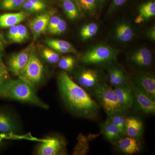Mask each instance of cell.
<instances>
[{
	"instance_id": "ab89813d",
	"label": "cell",
	"mask_w": 155,
	"mask_h": 155,
	"mask_svg": "<svg viewBox=\"0 0 155 155\" xmlns=\"http://www.w3.org/2000/svg\"><path fill=\"white\" fill-rule=\"evenodd\" d=\"M3 49H4V43L2 39L0 36V57H1V55L3 52Z\"/></svg>"
},
{
	"instance_id": "ffe728a7",
	"label": "cell",
	"mask_w": 155,
	"mask_h": 155,
	"mask_svg": "<svg viewBox=\"0 0 155 155\" xmlns=\"http://www.w3.org/2000/svg\"><path fill=\"white\" fill-rule=\"evenodd\" d=\"M45 43L51 48L61 53H75L76 51L69 42L58 39H47Z\"/></svg>"
},
{
	"instance_id": "4fadbf2b",
	"label": "cell",
	"mask_w": 155,
	"mask_h": 155,
	"mask_svg": "<svg viewBox=\"0 0 155 155\" xmlns=\"http://www.w3.org/2000/svg\"><path fill=\"white\" fill-rule=\"evenodd\" d=\"M138 139L127 137L121 138L117 142L118 149L121 152L132 155L140 151V144Z\"/></svg>"
},
{
	"instance_id": "7402d4cb",
	"label": "cell",
	"mask_w": 155,
	"mask_h": 155,
	"mask_svg": "<svg viewBox=\"0 0 155 155\" xmlns=\"http://www.w3.org/2000/svg\"><path fill=\"white\" fill-rule=\"evenodd\" d=\"M109 81L111 85L115 87L127 84L128 79L126 74L122 69L113 68L109 72Z\"/></svg>"
},
{
	"instance_id": "cb8c5ba5",
	"label": "cell",
	"mask_w": 155,
	"mask_h": 155,
	"mask_svg": "<svg viewBox=\"0 0 155 155\" xmlns=\"http://www.w3.org/2000/svg\"><path fill=\"white\" fill-rule=\"evenodd\" d=\"M63 8L69 19H77L80 16V10L76 3L72 0H67L63 2Z\"/></svg>"
},
{
	"instance_id": "44dd1931",
	"label": "cell",
	"mask_w": 155,
	"mask_h": 155,
	"mask_svg": "<svg viewBox=\"0 0 155 155\" xmlns=\"http://www.w3.org/2000/svg\"><path fill=\"white\" fill-rule=\"evenodd\" d=\"M115 35L116 38L119 41L126 42L132 39L134 34L132 27L129 24L122 22L116 27Z\"/></svg>"
},
{
	"instance_id": "f1b7e54d",
	"label": "cell",
	"mask_w": 155,
	"mask_h": 155,
	"mask_svg": "<svg viewBox=\"0 0 155 155\" xmlns=\"http://www.w3.org/2000/svg\"><path fill=\"white\" fill-rule=\"evenodd\" d=\"M41 55L45 61L50 64H57L60 59V55L58 53L48 48L43 49Z\"/></svg>"
},
{
	"instance_id": "30bf717a",
	"label": "cell",
	"mask_w": 155,
	"mask_h": 155,
	"mask_svg": "<svg viewBox=\"0 0 155 155\" xmlns=\"http://www.w3.org/2000/svg\"><path fill=\"white\" fill-rule=\"evenodd\" d=\"M134 84L155 101L154 75L147 72L139 73L134 78Z\"/></svg>"
},
{
	"instance_id": "60d3db41",
	"label": "cell",
	"mask_w": 155,
	"mask_h": 155,
	"mask_svg": "<svg viewBox=\"0 0 155 155\" xmlns=\"http://www.w3.org/2000/svg\"><path fill=\"white\" fill-rule=\"evenodd\" d=\"M95 1L97 5L99 4H103V3L106 0H95Z\"/></svg>"
},
{
	"instance_id": "1f68e13d",
	"label": "cell",
	"mask_w": 155,
	"mask_h": 155,
	"mask_svg": "<svg viewBox=\"0 0 155 155\" xmlns=\"http://www.w3.org/2000/svg\"><path fill=\"white\" fill-rule=\"evenodd\" d=\"M12 79L9 74L0 76V98H3Z\"/></svg>"
},
{
	"instance_id": "d6a6232c",
	"label": "cell",
	"mask_w": 155,
	"mask_h": 155,
	"mask_svg": "<svg viewBox=\"0 0 155 155\" xmlns=\"http://www.w3.org/2000/svg\"><path fill=\"white\" fill-rule=\"evenodd\" d=\"M67 28V23L64 20L61 19L55 28L51 33L54 35L61 34L66 31Z\"/></svg>"
},
{
	"instance_id": "5b68a950",
	"label": "cell",
	"mask_w": 155,
	"mask_h": 155,
	"mask_svg": "<svg viewBox=\"0 0 155 155\" xmlns=\"http://www.w3.org/2000/svg\"><path fill=\"white\" fill-rule=\"evenodd\" d=\"M23 127L17 113L10 108L0 107V135L6 137L22 135Z\"/></svg>"
},
{
	"instance_id": "d590c367",
	"label": "cell",
	"mask_w": 155,
	"mask_h": 155,
	"mask_svg": "<svg viewBox=\"0 0 155 155\" xmlns=\"http://www.w3.org/2000/svg\"><path fill=\"white\" fill-rule=\"evenodd\" d=\"M8 74V67L5 66L1 60V57H0V76Z\"/></svg>"
},
{
	"instance_id": "277c9868",
	"label": "cell",
	"mask_w": 155,
	"mask_h": 155,
	"mask_svg": "<svg viewBox=\"0 0 155 155\" xmlns=\"http://www.w3.org/2000/svg\"><path fill=\"white\" fill-rule=\"evenodd\" d=\"M93 91L107 116L126 111L125 108L120 104L114 89L107 84L100 83L93 89Z\"/></svg>"
},
{
	"instance_id": "484cf974",
	"label": "cell",
	"mask_w": 155,
	"mask_h": 155,
	"mask_svg": "<svg viewBox=\"0 0 155 155\" xmlns=\"http://www.w3.org/2000/svg\"><path fill=\"white\" fill-rule=\"evenodd\" d=\"M75 2L80 11L88 14H94L97 9V4L95 0H75Z\"/></svg>"
},
{
	"instance_id": "52a82bcc",
	"label": "cell",
	"mask_w": 155,
	"mask_h": 155,
	"mask_svg": "<svg viewBox=\"0 0 155 155\" xmlns=\"http://www.w3.org/2000/svg\"><path fill=\"white\" fill-rule=\"evenodd\" d=\"M66 143L64 140L59 136L50 137L39 144L36 153L39 155H57L65 153Z\"/></svg>"
},
{
	"instance_id": "3957f363",
	"label": "cell",
	"mask_w": 155,
	"mask_h": 155,
	"mask_svg": "<svg viewBox=\"0 0 155 155\" xmlns=\"http://www.w3.org/2000/svg\"><path fill=\"white\" fill-rule=\"evenodd\" d=\"M45 75L43 64L32 48L28 63L18 75L36 89L43 83Z\"/></svg>"
},
{
	"instance_id": "8d00e7d4",
	"label": "cell",
	"mask_w": 155,
	"mask_h": 155,
	"mask_svg": "<svg viewBox=\"0 0 155 155\" xmlns=\"http://www.w3.org/2000/svg\"><path fill=\"white\" fill-rule=\"evenodd\" d=\"M127 0H113L112 7L113 8H118L123 5Z\"/></svg>"
},
{
	"instance_id": "4316f807",
	"label": "cell",
	"mask_w": 155,
	"mask_h": 155,
	"mask_svg": "<svg viewBox=\"0 0 155 155\" xmlns=\"http://www.w3.org/2000/svg\"><path fill=\"white\" fill-rule=\"evenodd\" d=\"M98 30V26L95 23H91L84 25L80 31V35L84 40H87L94 36Z\"/></svg>"
},
{
	"instance_id": "836d02e7",
	"label": "cell",
	"mask_w": 155,
	"mask_h": 155,
	"mask_svg": "<svg viewBox=\"0 0 155 155\" xmlns=\"http://www.w3.org/2000/svg\"><path fill=\"white\" fill-rule=\"evenodd\" d=\"M17 25H13L9 28L8 31V38L11 41L16 43L17 39Z\"/></svg>"
},
{
	"instance_id": "7c38bea8",
	"label": "cell",
	"mask_w": 155,
	"mask_h": 155,
	"mask_svg": "<svg viewBox=\"0 0 155 155\" xmlns=\"http://www.w3.org/2000/svg\"><path fill=\"white\" fill-rule=\"evenodd\" d=\"M120 104L127 110L132 107L134 102L133 92L128 84L115 87L114 89Z\"/></svg>"
},
{
	"instance_id": "e575fe53",
	"label": "cell",
	"mask_w": 155,
	"mask_h": 155,
	"mask_svg": "<svg viewBox=\"0 0 155 155\" xmlns=\"http://www.w3.org/2000/svg\"><path fill=\"white\" fill-rule=\"evenodd\" d=\"M61 20V18L58 16H54L51 17L47 28L49 32L51 33Z\"/></svg>"
},
{
	"instance_id": "ba28073f",
	"label": "cell",
	"mask_w": 155,
	"mask_h": 155,
	"mask_svg": "<svg viewBox=\"0 0 155 155\" xmlns=\"http://www.w3.org/2000/svg\"><path fill=\"white\" fill-rule=\"evenodd\" d=\"M76 83L84 89H93L101 83V77L96 70L84 69L78 72L75 76Z\"/></svg>"
},
{
	"instance_id": "9a60e30c",
	"label": "cell",
	"mask_w": 155,
	"mask_h": 155,
	"mask_svg": "<svg viewBox=\"0 0 155 155\" xmlns=\"http://www.w3.org/2000/svg\"><path fill=\"white\" fill-rule=\"evenodd\" d=\"M143 125L141 121L134 116L126 118L125 135L129 137L139 139L142 136Z\"/></svg>"
},
{
	"instance_id": "b9f144b4",
	"label": "cell",
	"mask_w": 155,
	"mask_h": 155,
	"mask_svg": "<svg viewBox=\"0 0 155 155\" xmlns=\"http://www.w3.org/2000/svg\"><path fill=\"white\" fill-rule=\"evenodd\" d=\"M61 1H63V2H64V1H67V0H61ZM72 1H75V0H72Z\"/></svg>"
},
{
	"instance_id": "9c48e42d",
	"label": "cell",
	"mask_w": 155,
	"mask_h": 155,
	"mask_svg": "<svg viewBox=\"0 0 155 155\" xmlns=\"http://www.w3.org/2000/svg\"><path fill=\"white\" fill-rule=\"evenodd\" d=\"M32 48V45H30L21 51L12 55L7 62L8 68L18 75L28 63Z\"/></svg>"
},
{
	"instance_id": "e0dca14e",
	"label": "cell",
	"mask_w": 155,
	"mask_h": 155,
	"mask_svg": "<svg viewBox=\"0 0 155 155\" xmlns=\"http://www.w3.org/2000/svg\"><path fill=\"white\" fill-rule=\"evenodd\" d=\"M26 15L24 12L6 13L0 15V27L10 28L17 25L24 20Z\"/></svg>"
},
{
	"instance_id": "4dcf8cb0",
	"label": "cell",
	"mask_w": 155,
	"mask_h": 155,
	"mask_svg": "<svg viewBox=\"0 0 155 155\" xmlns=\"http://www.w3.org/2000/svg\"><path fill=\"white\" fill-rule=\"evenodd\" d=\"M17 26L18 32L16 43H21L28 39L29 38V34L27 28L24 25L19 24L17 25Z\"/></svg>"
},
{
	"instance_id": "5bb4252c",
	"label": "cell",
	"mask_w": 155,
	"mask_h": 155,
	"mask_svg": "<svg viewBox=\"0 0 155 155\" xmlns=\"http://www.w3.org/2000/svg\"><path fill=\"white\" fill-rule=\"evenodd\" d=\"M51 16L48 13H44L37 16L29 22V27L35 38L44 33L47 29Z\"/></svg>"
},
{
	"instance_id": "603a6c76",
	"label": "cell",
	"mask_w": 155,
	"mask_h": 155,
	"mask_svg": "<svg viewBox=\"0 0 155 155\" xmlns=\"http://www.w3.org/2000/svg\"><path fill=\"white\" fill-rule=\"evenodd\" d=\"M46 5L43 0H25L20 8L26 12L36 13L45 10Z\"/></svg>"
},
{
	"instance_id": "83f0119b",
	"label": "cell",
	"mask_w": 155,
	"mask_h": 155,
	"mask_svg": "<svg viewBox=\"0 0 155 155\" xmlns=\"http://www.w3.org/2000/svg\"><path fill=\"white\" fill-rule=\"evenodd\" d=\"M59 68L66 71H70L74 68L76 60L71 56H64L60 58L58 63Z\"/></svg>"
},
{
	"instance_id": "d4e9b609",
	"label": "cell",
	"mask_w": 155,
	"mask_h": 155,
	"mask_svg": "<svg viewBox=\"0 0 155 155\" xmlns=\"http://www.w3.org/2000/svg\"><path fill=\"white\" fill-rule=\"evenodd\" d=\"M124 113H118L108 115V119L120 130L123 136L125 135L126 117Z\"/></svg>"
},
{
	"instance_id": "6da1fadb",
	"label": "cell",
	"mask_w": 155,
	"mask_h": 155,
	"mask_svg": "<svg viewBox=\"0 0 155 155\" xmlns=\"http://www.w3.org/2000/svg\"><path fill=\"white\" fill-rule=\"evenodd\" d=\"M58 87L61 100L70 112L78 116L94 119L100 110L95 101L65 71L58 78Z\"/></svg>"
},
{
	"instance_id": "ac0fdd59",
	"label": "cell",
	"mask_w": 155,
	"mask_h": 155,
	"mask_svg": "<svg viewBox=\"0 0 155 155\" xmlns=\"http://www.w3.org/2000/svg\"><path fill=\"white\" fill-rule=\"evenodd\" d=\"M101 127L104 136L112 143H116L123 137L119 129L108 120Z\"/></svg>"
},
{
	"instance_id": "7bdbcfd3",
	"label": "cell",
	"mask_w": 155,
	"mask_h": 155,
	"mask_svg": "<svg viewBox=\"0 0 155 155\" xmlns=\"http://www.w3.org/2000/svg\"><path fill=\"white\" fill-rule=\"evenodd\" d=\"M1 0H0V2H1Z\"/></svg>"
},
{
	"instance_id": "f35d334b",
	"label": "cell",
	"mask_w": 155,
	"mask_h": 155,
	"mask_svg": "<svg viewBox=\"0 0 155 155\" xmlns=\"http://www.w3.org/2000/svg\"><path fill=\"white\" fill-rule=\"evenodd\" d=\"M4 137L0 135V150L2 149L5 145V141Z\"/></svg>"
},
{
	"instance_id": "7a4b0ae2",
	"label": "cell",
	"mask_w": 155,
	"mask_h": 155,
	"mask_svg": "<svg viewBox=\"0 0 155 155\" xmlns=\"http://www.w3.org/2000/svg\"><path fill=\"white\" fill-rule=\"evenodd\" d=\"M36 89L30 83L19 77L17 79L11 80L3 98L48 110V105L41 99Z\"/></svg>"
},
{
	"instance_id": "2e32d148",
	"label": "cell",
	"mask_w": 155,
	"mask_h": 155,
	"mask_svg": "<svg viewBox=\"0 0 155 155\" xmlns=\"http://www.w3.org/2000/svg\"><path fill=\"white\" fill-rule=\"evenodd\" d=\"M131 61L141 67H148L152 64L153 55L148 49L142 48L137 50L130 57Z\"/></svg>"
},
{
	"instance_id": "8992f818",
	"label": "cell",
	"mask_w": 155,
	"mask_h": 155,
	"mask_svg": "<svg viewBox=\"0 0 155 155\" xmlns=\"http://www.w3.org/2000/svg\"><path fill=\"white\" fill-rule=\"evenodd\" d=\"M116 50L105 45H99L88 50L82 55L80 61L87 64H103L110 63L116 58Z\"/></svg>"
},
{
	"instance_id": "74e56055",
	"label": "cell",
	"mask_w": 155,
	"mask_h": 155,
	"mask_svg": "<svg viewBox=\"0 0 155 155\" xmlns=\"http://www.w3.org/2000/svg\"><path fill=\"white\" fill-rule=\"evenodd\" d=\"M148 36L151 39L154 41L155 39V29L154 27L149 31L147 33Z\"/></svg>"
},
{
	"instance_id": "d6986e66",
	"label": "cell",
	"mask_w": 155,
	"mask_h": 155,
	"mask_svg": "<svg viewBox=\"0 0 155 155\" xmlns=\"http://www.w3.org/2000/svg\"><path fill=\"white\" fill-rule=\"evenodd\" d=\"M155 15V2L152 1L143 3L139 8V14L136 18V23H140Z\"/></svg>"
},
{
	"instance_id": "f546056e",
	"label": "cell",
	"mask_w": 155,
	"mask_h": 155,
	"mask_svg": "<svg viewBox=\"0 0 155 155\" xmlns=\"http://www.w3.org/2000/svg\"><path fill=\"white\" fill-rule=\"evenodd\" d=\"M25 0H3L2 7L6 10H15L20 8Z\"/></svg>"
},
{
	"instance_id": "8fae6325",
	"label": "cell",
	"mask_w": 155,
	"mask_h": 155,
	"mask_svg": "<svg viewBox=\"0 0 155 155\" xmlns=\"http://www.w3.org/2000/svg\"><path fill=\"white\" fill-rule=\"evenodd\" d=\"M134 96V99L143 112L146 114H153L155 113L154 100L151 98L133 84L131 87Z\"/></svg>"
}]
</instances>
